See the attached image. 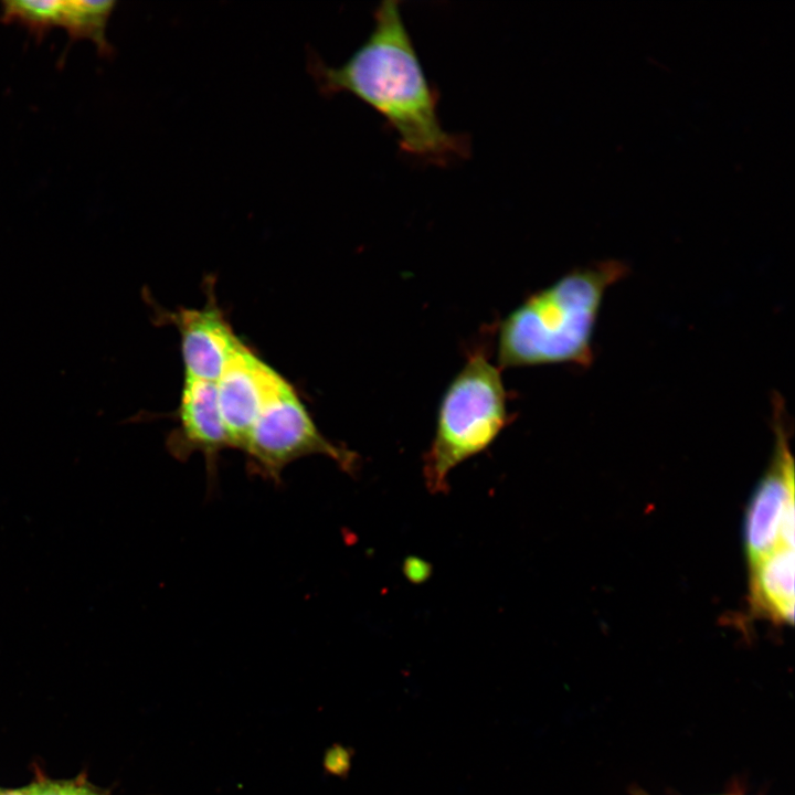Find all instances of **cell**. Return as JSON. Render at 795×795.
Returning <instances> with one entry per match:
<instances>
[{
    "mask_svg": "<svg viewBox=\"0 0 795 795\" xmlns=\"http://www.w3.org/2000/svg\"><path fill=\"white\" fill-rule=\"evenodd\" d=\"M309 70L324 94L347 92L377 110L405 153L437 165L467 156V137L448 132L439 121L436 89L425 75L399 2L379 4L371 33L344 63L329 66L311 55Z\"/></svg>",
    "mask_w": 795,
    "mask_h": 795,
    "instance_id": "cell-1",
    "label": "cell"
},
{
    "mask_svg": "<svg viewBox=\"0 0 795 795\" xmlns=\"http://www.w3.org/2000/svg\"><path fill=\"white\" fill-rule=\"evenodd\" d=\"M627 273L621 261H600L531 294L499 326L498 368L560 363L589 368L605 294Z\"/></svg>",
    "mask_w": 795,
    "mask_h": 795,
    "instance_id": "cell-2",
    "label": "cell"
},
{
    "mask_svg": "<svg viewBox=\"0 0 795 795\" xmlns=\"http://www.w3.org/2000/svg\"><path fill=\"white\" fill-rule=\"evenodd\" d=\"M506 401L498 365L481 349L469 353L441 400L435 435L424 455L431 492H446L451 470L497 438L511 420Z\"/></svg>",
    "mask_w": 795,
    "mask_h": 795,
    "instance_id": "cell-3",
    "label": "cell"
},
{
    "mask_svg": "<svg viewBox=\"0 0 795 795\" xmlns=\"http://www.w3.org/2000/svg\"><path fill=\"white\" fill-rule=\"evenodd\" d=\"M250 475L282 484L285 468L310 455L333 460L353 474L358 456L328 439L318 428L297 390L283 378L265 401L241 449Z\"/></svg>",
    "mask_w": 795,
    "mask_h": 795,
    "instance_id": "cell-4",
    "label": "cell"
},
{
    "mask_svg": "<svg viewBox=\"0 0 795 795\" xmlns=\"http://www.w3.org/2000/svg\"><path fill=\"white\" fill-rule=\"evenodd\" d=\"M789 417L783 398L772 396L774 452L744 518V547L750 564L781 545L794 548V459Z\"/></svg>",
    "mask_w": 795,
    "mask_h": 795,
    "instance_id": "cell-5",
    "label": "cell"
},
{
    "mask_svg": "<svg viewBox=\"0 0 795 795\" xmlns=\"http://www.w3.org/2000/svg\"><path fill=\"white\" fill-rule=\"evenodd\" d=\"M214 282H205L206 301L200 308L161 309L162 324L173 326L180 337L184 377L215 382L222 368L241 342L219 306Z\"/></svg>",
    "mask_w": 795,
    "mask_h": 795,
    "instance_id": "cell-6",
    "label": "cell"
},
{
    "mask_svg": "<svg viewBox=\"0 0 795 795\" xmlns=\"http://www.w3.org/2000/svg\"><path fill=\"white\" fill-rule=\"evenodd\" d=\"M176 422L166 439L168 453L180 462L200 453L205 460L208 488L213 492L218 487L220 454L232 448L219 409L215 383L184 377Z\"/></svg>",
    "mask_w": 795,
    "mask_h": 795,
    "instance_id": "cell-7",
    "label": "cell"
},
{
    "mask_svg": "<svg viewBox=\"0 0 795 795\" xmlns=\"http://www.w3.org/2000/svg\"><path fill=\"white\" fill-rule=\"evenodd\" d=\"M283 378L242 340L227 358L214 383L232 448L242 449L265 401Z\"/></svg>",
    "mask_w": 795,
    "mask_h": 795,
    "instance_id": "cell-8",
    "label": "cell"
},
{
    "mask_svg": "<svg viewBox=\"0 0 795 795\" xmlns=\"http://www.w3.org/2000/svg\"><path fill=\"white\" fill-rule=\"evenodd\" d=\"M751 602L775 622H793L794 548L781 545L751 564Z\"/></svg>",
    "mask_w": 795,
    "mask_h": 795,
    "instance_id": "cell-9",
    "label": "cell"
},
{
    "mask_svg": "<svg viewBox=\"0 0 795 795\" xmlns=\"http://www.w3.org/2000/svg\"><path fill=\"white\" fill-rule=\"evenodd\" d=\"M114 1H64L62 28L70 38H86L94 42L98 52L108 55L113 47L106 38V28L109 17L114 10Z\"/></svg>",
    "mask_w": 795,
    "mask_h": 795,
    "instance_id": "cell-10",
    "label": "cell"
},
{
    "mask_svg": "<svg viewBox=\"0 0 795 795\" xmlns=\"http://www.w3.org/2000/svg\"><path fill=\"white\" fill-rule=\"evenodd\" d=\"M63 12L61 0H7L2 2L0 20L18 22L42 39L54 26H62Z\"/></svg>",
    "mask_w": 795,
    "mask_h": 795,
    "instance_id": "cell-11",
    "label": "cell"
},
{
    "mask_svg": "<svg viewBox=\"0 0 795 795\" xmlns=\"http://www.w3.org/2000/svg\"><path fill=\"white\" fill-rule=\"evenodd\" d=\"M28 788L30 795H98L87 787L66 782H42Z\"/></svg>",
    "mask_w": 795,
    "mask_h": 795,
    "instance_id": "cell-12",
    "label": "cell"
},
{
    "mask_svg": "<svg viewBox=\"0 0 795 795\" xmlns=\"http://www.w3.org/2000/svg\"><path fill=\"white\" fill-rule=\"evenodd\" d=\"M0 795H30L29 788L13 789V791H0Z\"/></svg>",
    "mask_w": 795,
    "mask_h": 795,
    "instance_id": "cell-13",
    "label": "cell"
}]
</instances>
